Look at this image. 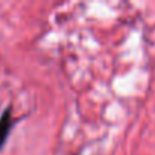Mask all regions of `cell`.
Returning <instances> with one entry per match:
<instances>
[{
  "mask_svg": "<svg viewBox=\"0 0 155 155\" xmlns=\"http://www.w3.org/2000/svg\"><path fill=\"white\" fill-rule=\"evenodd\" d=\"M12 128V116H11V108H6L3 114L0 116V147H2L8 138V134Z\"/></svg>",
  "mask_w": 155,
  "mask_h": 155,
  "instance_id": "1",
  "label": "cell"
}]
</instances>
